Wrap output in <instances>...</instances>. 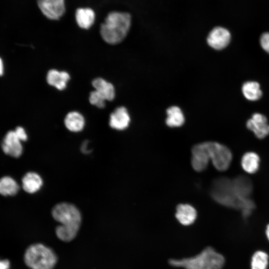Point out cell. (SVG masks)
<instances>
[{"label":"cell","instance_id":"1","mask_svg":"<svg viewBox=\"0 0 269 269\" xmlns=\"http://www.w3.org/2000/svg\"><path fill=\"white\" fill-rule=\"evenodd\" d=\"M53 219L60 223L55 228L58 239L64 242H70L77 236L82 222V216L74 205L62 202L56 205L52 210Z\"/></svg>","mask_w":269,"mask_h":269},{"label":"cell","instance_id":"2","mask_svg":"<svg viewBox=\"0 0 269 269\" xmlns=\"http://www.w3.org/2000/svg\"><path fill=\"white\" fill-rule=\"evenodd\" d=\"M212 198L219 204L230 208L240 210L244 218L248 217L255 208L251 199L243 200L236 192L232 179L225 177L214 180L210 190Z\"/></svg>","mask_w":269,"mask_h":269},{"label":"cell","instance_id":"3","mask_svg":"<svg viewBox=\"0 0 269 269\" xmlns=\"http://www.w3.org/2000/svg\"><path fill=\"white\" fill-rule=\"evenodd\" d=\"M131 24V16L129 13L110 12L100 26L102 38L109 44H118L127 36Z\"/></svg>","mask_w":269,"mask_h":269},{"label":"cell","instance_id":"4","mask_svg":"<svg viewBox=\"0 0 269 269\" xmlns=\"http://www.w3.org/2000/svg\"><path fill=\"white\" fill-rule=\"evenodd\" d=\"M170 265L185 269H221L225 263V259L211 247L204 249L198 255L180 260L170 259Z\"/></svg>","mask_w":269,"mask_h":269},{"label":"cell","instance_id":"5","mask_svg":"<svg viewBox=\"0 0 269 269\" xmlns=\"http://www.w3.org/2000/svg\"><path fill=\"white\" fill-rule=\"evenodd\" d=\"M23 259L30 269H54L58 261L55 251L40 243L29 245L24 252Z\"/></svg>","mask_w":269,"mask_h":269},{"label":"cell","instance_id":"6","mask_svg":"<svg viewBox=\"0 0 269 269\" xmlns=\"http://www.w3.org/2000/svg\"><path fill=\"white\" fill-rule=\"evenodd\" d=\"M201 145L206 158L212 161L218 170H227L232 160V153L226 146L215 141L201 142Z\"/></svg>","mask_w":269,"mask_h":269},{"label":"cell","instance_id":"7","mask_svg":"<svg viewBox=\"0 0 269 269\" xmlns=\"http://www.w3.org/2000/svg\"><path fill=\"white\" fill-rule=\"evenodd\" d=\"M42 13L48 19L58 20L65 12L64 0H37Z\"/></svg>","mask_w":269,"mask_h":269},{"label":"cell","instance_id":"8","mask_svg":"<svg viewBox=\"0 0 269 269\" xmlns=\"http://www.w3.org/2000/svg\"><path fill=\"white\" fill-rule=\"evenodd\" d=\"M231 39V33L227 29L221 26H217L210 32L207 41L212 48L220 50L229 45Z\"/></svg>","mask_w":269,"mask_h":269},{"label":"cell","instance_id":"9","mask_svg":"<svg viewBox=\"0 0 269 269\" xmlns=\"http://www.w3.org/2000/svg\"><path fill=\"white\" fill-rule=\"evenodd\" d=\"M247 128L259 139L269 135V124L267 117L262 114L256 113L246 123Z\"/></svg>","mask_w":269,"mask_h":269},{"label":"cell","instance_id":"10","mask_svg":"<svg viewBox=\"0 0 269 269\" xmlns=\"http://www.w3.org/2000/svg\"><path fill=\"white\" fill-rule=\"evenodd\" d=\"M21 140L14 131H10L5 134L1 144L4 153L13 157H19L22 153L23 147Z\"/></svg>","mask_w":269,"mask_h":269},{"label":"cell","instance_id":"11","mask_svg":"<svg viewBox=\"0 0 269 269\" xmlns=\"http://www.w3.org/2000/svg\"><path fill=\"white\" fill-rule=\"evenodd\" d=\"M130 117L127 109L124 107L116 108L110 115V127L117 130L126 129L129 125Z\"/></svg>","mask_w":269,"mask_h":269},{"label":"cell","instance_id":"12","mask_svg":"<svg viewBox=\"0 0 269 269\" xmlns=\"http://www.w3.org/2000/svg\"><path fill=\"white\" fill-rule=\"evenodd\" d=\"M234 188L238 195L242 199H251L253 185L249 178L241 175L232 179Z\"/></svg>","mask_w":269,"mask_h":269},{"label":"cell","instance_id":"13","mask_svg":"<svg viewBox=\"0 0 269 269\" xmlns=\"http://www.w3.org/2000/svg\"><path fill=\"white\" fill-rule=\"evenodd\" d=\"M175 217L182 225L187 226L192 224L197 217L195 209L189 204H181L176 208Z\"/></svg>","mask_w":269,"mask_h":269},{"label":"cell","instance_id":"14","mask_svg":"<svg viewBox=\"0 0 269 269\" xmlns=\"http://www.w3.org/2000/svg\"><path fill=\"white\" fill-rule=\"evenodd\" d=\"M70 78L69 74L66 71L51 69L47 73L46 80L49 85L59 90H63L66 88Z\"/></svg>","mask_w":269,"mask_h":269},{"label":"cell","instance_id":"15","mask_svg":"<svg viewBox=\"0 0 269 269\" xmlns=\"http://www.w3.org/2000/svg\"><path fill=\"white\" fill-rule=\"evenodd\" d=\"M75 19L78 26L83 29H87L94 24L95 19L94 11L89 7H81L77 9Z\"/></svg>","mask_w":269,"mask_h":269},{"label":"cell","instance_id":"16","mask_svg":"<svg viewBox=\"0 0 269 269\" xmlns=\"http://www.w3.org/2000/svg\"><path fill=\"white\" fill-rule=\"evenodd\" d=\"M43 181L40 176L34 172H29L22 179L23 190L28 193H34L38 191L42 185Z\"/></svg>","mask_w":269,"mask_h":269},{"label":"cell","instance_id":"17","mask_svg":"<svg viewBox=\"0 0 269 269\" xmlns=\"http://www.w3.org/2000/svg\"><path fill=\"white\" fill-rule=\"evenodd\" d=\"M92 85L106 100L112 101L115 96L114 86L102 78H97L92 81Z\"/></svg>","mask_w":269,"mask_h":269},{"label":"cell","instance_id":"18","mask_svg":"<svg viewBox=\"0 0 269 269\" xmlns=\"http://www.w3.org/2000/svg\"><path fill=\"white\" fill-rule=\"evenodd\" d=\"M242 92L245 98L250 101H256L263 95L260 84L256 81L245 82L242 86Z\"/></svg>","mask_w":269,"mask_h":269},{"label":"cell","instance_id":"19","mask_svg":"<svg viewBox=\"0 0 269 269\" xmlns=\"http://www.w3.org/2000/svg\"><path fill=\"white\" fill-rule=\"evenodd\" d=\"M64 124L68 130L73 132H78L83 130L85 126L83 116L79 112H71L66 115Z\"/></svg>","mask_w":269,"mask_h":269},{"label":"cell","instance_id":"20","mask_svg":"<svg viewBox=\"0 0 269 269\" xmlns=\"http://www.w3.org/2000/svg\"><path fill=\"white\" fill-rule=\"evenodd\" d=\"M260 159L259 155L253 152L244 154L241 159V166L245 171L248 173H255L259 169Z\"/></svg>","mask_w":269,"mask_h":269},{"label":"cell","instance_id":"21","mask_svg":"<svg viewBox=\"0 0 269 269\" xmlns=\"http://www.w3.org/2000/svg\"><path fill=\"white\" fill-rule=\"evenodd\" d=\"M167 117L166 125L170 127H178L184 123V115L180 109L176 106H172L167 110Z\"/></svg>","mask_w":269,"mask_h":269},{"label":"cell","instance_id":"22","mask_svg":"<svg viewBox=\"0 0 269 269\" xmlns=\"http://www.w3.org/2000/svg\"><path fill=\"white\" fill-rule=\"evenodd\" d=\"M19 189L16 181L10 176H4L0 179V194L3 196H13Z\"/></svg>","mask_w":269,"mask_h":269},{"label":"cell","instance_id":"23","mask_svg":"<svg viewBox=\"0 0 269 269\" xmlns=\"http://www.w3.org/2000/svg\"><path fill=\"white\" fill-rule=\"evenodd\" d=\"M269 263V256L265 252L258 251L252 257L251 269H267Z\"/></svg>","mask_w":269,"mask_h":269},{"label":"cell","instance_id":"24","mask_svg":"<svg viewBox=\"0 0 269 269\" xmlns=\"http://www.w3.org/2000/svg\"><path fill=\"white\" fill-rule=\"evenodd\" d=\"M106 100L96 90L91 92L89 96L90 103L99 108L105 107Z\"/></svg>","mask_w":269,"mask_h":269},{"label":"cell","instance_id":"25","mask_svg":"<svg viewBox=\"0 0 269 269\" xmlns=\"http://www.w3.org/2000/svg\"><path fill=\"white\" fill-rule=\"evenodd\" d=\"M260 43L263 49L269 54V32H265L261 34Z\"/></svg>","mask_w":269,"mask_h":269},{"label":"cell","instance_id":"26","mask_svg":"<svg viewBox=\"0 0 269 269\" xmlns=\"http://www.w3.org/2000/svg\"><path fill=\"white\" fill-rule=\"evenodd\" d=\"M16 135L21 141H25L27 139V134L24 129L21 127H17L14 131Z\"/></svg>","mask_w":269,"mask_h":269},{"label":"cell","instance_id":"27","mask_svg":"<svg viewBox=\"0 0 269 269\" xmlns=\"http://www.w3.org/2000/svg\"><path fill=\"white\" fill-rule=\"evenodd\" d=\"M10 262L8 260H0V269H9Z\"/></svg>","mask_w":269,"mask_h":269},{"label":"cell","instance_id":"28","mask_svg":"<svg viewBox=\"0 0 269 269\" xmlns=\"http://www.w3.org/2000/svg\"><path fill=\"white\" fill-rule=\"evenodd\" d=\"M87 145H88V142L87 141H85L82 144L81 146V150L83 152L88 153L90 151L87 148Z\"/></svg>","mask_w":269,"mask_h":269},{"label":"cell","instance_id":"29","mask_svg":"<svg viewBox=\"0 0 269 269\" xmlns=\"http://www.w3.org/2000/svg\"><path fill=\"white\" fill-rule=\"evenodd\" d=\"M3 63L1 59L0 58V76H1L3 74Z\"/></svg>","mask_w":269,"mask_h":269},{"label":"cell","instance_id":"30","mask_svg":"<svg viewBox=\"0 0 269 269\" xmlns=\"http://www.w3.org/2000/svg\"><path fill=\"white\" fill-rule=\"evenodd\" d=\"M266 236L268 240L269 241V224H268L267 226L266 230Z\"/></svg>","mask_w":269,"mask_h":269}]
</instances>
